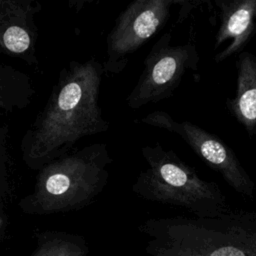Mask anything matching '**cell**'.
Instances as JSON below:
<instances>
[{"instance_id":"13","label":"cell","mask_w":256,"mask_h":256,"mask_svg":"<svg viewBox=\"0 0 256 256\" xmlns=\"http://www.w3.org/2000/svg\"><path fill=\"white\" fill-rule=\"evenodd\" d=\"M8 127L0 121V200L7 202L12 196L9 172Z\"/></svg>"},{"instance_id":"2","label":"cell","mask_w":256,"mask_h":256,"mask_svg":"<svg viewBox=\"0 0 256 256\" xmlns=\"http://www.w3.org/2000/svg\"><path fill=\"white\" fill-rule=\"evenodd\" d=\"M148 256H256V211L148 219Z\"/></svg>"},{"instance_id":"3","label":"cell","mask_w":256,"mask_h":256,"mask_svg":"<svg viewBox=\"0 0 256 256\" xmlns=\"http://www.w3.org/2000/svg\"><path fill=\"white\" fill-rule=\"evenodd\" d=\"M112 162L106 143L71 151L38 170L32 190L19 200L18 207L36 216L80 210L102 193Z\"/></svg>"},{"instance_id":"1","label":"cell","mask_w":256,"mask_h":256,"mask_svg":"<svg viewBox=\"0 0 256 256\" xmlns=\"http://www.w3.org/2000/svg\"><path fill=\"white\" fill-rule=\"evenodd\" d=\"M104 74L102 63L94 58L72 60L63 67L46 104L21 139L22 160L29 169L38 171L71 152L79 140L109 130L100 104Z\"/></svg>"},{"instance_id":"12","label":"cell","mask_w":256,"mask_h":256,"mask_svg":"<svg viewBox=\"0 0 256 256\" xmlns=\"http://www.w3.org/2000/svg\"><path fill=\"white\" fill-rule=\"evenodd\" d=\"M85 239L77 234L47 230L36 235V247L31 256H87Z\"/></svg>"},{"instance_id":"11","label":"cell","mask_w":256,"mask_h":256,"mask_svg":"<svg viewBox=\"0 0 256 256\" xmlns=\"http://www.w3.org/2000/svg\"><path fill=\"white\" fill-rule=\"evenodd\" d=\"M35 89L31 77L7 64H0V116L27 108Z\"/></svg>"},{"instance_id":"8","label":"cell","mask_w":256,"mask_h":256,"mask_svg":"<svg viewBox=\"0 0 256 256\" xmlns=\"http://www.w3.org/2000/svg\"><path fill=\"white\" fill-rule=\"evenodd\" d=\"M41 10L35 0H0V54L38 65L36 17Z\"/></svg>"},{"instance_id":"10","label":"cell","mask_w":256,"mask_h":256,"mask_svg":"<svg viewBox=\"0 0 256 256\" xmlns=\"http://www.w3.org/2000/svg\"><path fill=\"white\" fill-rule=\"evenodd\" d=\"M236 89L226 99V108L246 134L256 136V55L243 51L235 61Z\"/></svg>"},{"instance_id":"7","label":"cell","mask_w":256,"mask_h":256,"mask_svg":"<svg viewBox=\"0 0 256 256\" xmlns=\"http://www.w3.org/2000/svg\"><path fill=\"white\" fill-rule=\"evenodd\" d=\"M179 0H135L119 14L106 38L102 62L105 74H120L129 57L150 40L168 21Z\"/></svg>"},{"instance_id":"5","label":"cell","mask_w":256,"mask_h":256,"mask_svg":"<svg viewBox=\"0 0 256 256\" xmlns=\"http://www.w3.org/2000/svg\"><path fill=\"white\" fill-rule=\"evenodd\" d=\"M171 32L164 33L147 53L143 70L125 99L130 109H140L171 97L188 72L196 71L200 54L192 39L172 45Z\"/></svg>"},{"instance_id":"6","label":"cell","mask_w":256,"mask_h":256,"mask_svg":"<svg viewBox=\"0 0 256 256\" xmlns=\"http://www.w3.org/2000/svg\"><path fill=\"white\" fill-rule=\"evenodd\" d=\"M137 123L160 128L178 135L193 152L237 193L252 198L255 182L245 170L234 150L220 137L187 121H178L165 111H153L135 120Z\"/></svg>"},{"instance_id":"4","label":"cell","mask_w":256,"mask_h":256,"mask_svg":"<svg viewBox=\"0 0 256 256\" xmlns=\"http://www.w3.org/2000/svg\"><path fill=\"white\" fill-rule=\"evenodd\" d=\"M147 167L132 184V191L149 201L182 207L197 217H215L227 212L219 185L203 179L195 168L159 143L141 149Z\"/></svg>"},{"instance_id":"9","label":"cell","mask_w":256,"mask_h":256,"mask_svg":"<svg viewBox=\"0 0 256 256\" xmlns=\"http://www.w3.org/2000/svg\"><path fill=\"white\" fill-rule=\"evenodd\" d=\"M218 28L214 48L229 41L226 48L214 55L219 64L228 58L242 53L256 34V0H216Z\"/></svg>"},{"instance_id":"14","label":"cell","mask_w":256,"mask_h":256,"mask_svg":"<svg viewBox=\"0 0 256 256\" xmlns=\"http://www.w3.org/2000/svg\"><path fill=\"white\" fill-rule=\"evenodd\" d=\"M5 204L6 202L0 200V239L4 236L8 225V217L5 211Z\"/></svg>"}]
</instances>
